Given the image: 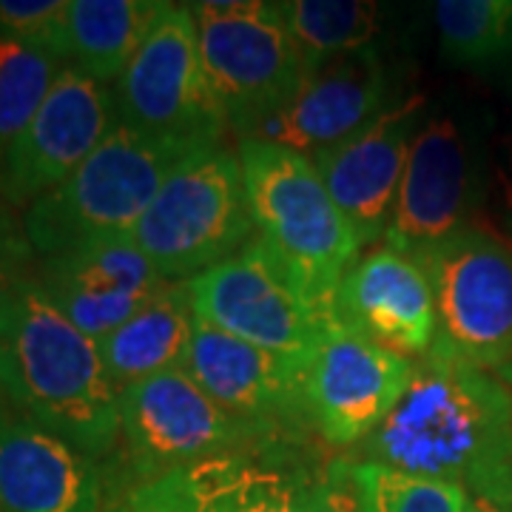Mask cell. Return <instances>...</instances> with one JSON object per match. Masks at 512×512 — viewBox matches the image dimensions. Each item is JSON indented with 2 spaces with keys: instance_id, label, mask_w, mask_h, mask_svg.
<instances>
[{
  "instance_id": "29",
  "label": "cell",
  "mask_w": 512,
  "mask_h": 512,
  "mask_svg": "<svg viewBox=\"0 0 512 512\" xmlns=\"http://www.w3.org/2000/svg\"><path fill=\"white\" fill-rule=\"evenodd\" d=\"M311 512H365L359 461L348 453L330 456L313 470Z\"/></svg>"
},
{
  "instance_id": "31",
  "label": "cell",
  "mask_w": 512,
  "mask_h": 512,
  "mask_svg": "<svg viewBox=\"0 0 512 512\" xmlns=\"http://www.w3.org/2000/svg\"><path fill=\"white\" fill-rule=\"evenodd\" d=\"M487 202L493 208L498 234L512 239V131L501 137L490 160V194Z\"/></svg>"
},
{
  "instance_id": "16",
  "label": "cell",
  "mask_w": 512,
  "mask_h": 512,
  "mask_svg": "<svg viewBox=\"0 0 512 512\" xmlns=\"http://www.w3.org/2000/svg\"><path fill=\"white\" fill-rule=\"evenodd\" d=\"M396 86V72L379 46L336 57L311 69L291 103L254 137L313 157L390 109L399 100Z\"/></svg>"
},
{
  "instance_id": "26",
  "label": "cell",
  "mask_w": 512,
  "mask_h": 512,
  "mask_svg": "<svg viewBox=\"0 0 512 512\" xmlns=\"http://www.w3.org/2000/svg\"><path fill=\"white\" fill-rule=\"evenodd\" d=\"M365 512H464L467 498L456 484L410 476L382 464L359 461Z\"/></svg>"
},
{
  "instance_id": "32",
  "label": "cell",
  "mask_w": 512,
  "mask_h": 512,
  "mask_svg": "<svg viewBox=\"0 0 512 512\" xmlns=\"http://www.w3.org/2000/svg\"><path fill=\"white\" fill-rule=\"evenodd\" d=\"M464 512H510L504 510V507H495V504H490V501H484V498H467V510Z\"/></svg>"
},
{
  "instance_id": "9",
  "label": "cell",
  "mask_w": 512,
  "mask_h": 512,
  "mask_svg": "<svg viewBox=\"0 0 512 512\" xmlns=\"http://www.w3.org/2000/svg\"><path fill=\"white\" fill-rule=\"evenodd\" d=\"M111 89L120 126L177 137L194 146H220L228 131V120L202 69L200 32L188 3H165Z\"/></svg>"
},
{
  "instance_id": "34",
  "label": "cell",
  "mask_w": 512,
  "mask_h": 512,
  "mask_svg": "<svg viewBox=\"0 0 512 512\" xmlns=\"http://www.w3.org/2000/svg\"><path fill=\"white\" fill-rule=\"evenodd\" d=\"M0 512H3V510H0Z\"/></svg>"
},
{
  "instance_id": "11",
  "label": "cell",
  "mask_w": 512,
  "mask_h": 512,
  "mask_svg": "<svg viewBox=\"0 0 512 512\" xmlns=\"http://www.w3.org/2000/svg\"><path fill=\"white\" fill-rule=\"evenodd\" d=\"M194 316L256 348L305 359L328 322L274 251L254 237L242 251L188 282Z\"/></svg>"
},
{
  "instance_id": "10",
  "label": "cell",
  "mask_w": 512,
  "mask_h": 512,
  "mask_svg": "<svg viewBox=\"0 0 512 512\" xmlns=\"http://www.w3.org/2000/svg\"><path fill=\"white\" fill-rule=\"evenodd\" d=\"M490 194V160L453 111L424 114L413 137L396 214L384 242L416 256L476 225Z\"/></svg>"
},
{
  "instance_id": "33",
  "label": "cell",
  "mask_w": 512,
  "mask_h": 512,
  "mask_svg": "<svg viewBox=\"0 0 512 512\" xmlns=\"http://www.w3.org/2000/svg\"><path fill=\"white\" fill-rule=\"evenodd\" d=\"M3 404H6V396H3V393H0V407H3Z\"/></svg>"
},
{
  "instance_id": "18",
  "label": "cell",
  "mask_w": 512,
  "mask_h": 512,
  "mask_svg": "<svg viewBox=\"0 0 512 512\" xmlns=\"http://www.w3.org/2000/svg\"><path fill=\"white\" fill-rule=\"evenodd\" d=\"M35 282L57 311L94 342L106 339L168 285L131 237L37 256Z\"/></svg>"
},
{
  "instance_id": "24",
  "label": "cell",
  "mask_w": 512,
  "mask_h": 512,
  "mask_svg": "<svg viewBox=\"0 0 512 512\" xmlns=\"http://www.w3.org/2000/svg\"><path fill=\"white\" fill-rule=\"evenodd\" d=\"M436 29L447 63H498L512 55V0H439Z\"/></svg>"
},
{
  "instance_id": "19",
  "label": "cell",
  "mask_w": 512,
  "mask_h": 512,
  "mask_svg": "<svg viewBox=\"0 0 512 512\" xmlns=\"http://www.w3.org/2000/svg\"><path fill=\"white\" fill-rule=\"evenodd\" d=\"M106 470L55 433L0 407V510L103 512Z\"/></svg>"
},
{
  "instance_id": "5",
  "label": "cell",
  "mask_w": 512,
  "mask_h": 512,
  "mask_svg": "<svg viewBox=\"0 0 512 512\" xmlns=\"http://www.w3.org/2000/svg\"><path fill=\"white\" fill-rule=\"evenodd\" d=\"M256 237L291 271L313 305L330 308L362 245L311 157L256 137L239 140Z\"/></svg>"
},
{
  "instance_id": "21",
  "label": "cell",
  "mask_w": 512,
  "mask_h": 512,
  "mask_svg": "<svg viewBox=\"0 0 512 512\" xmlns=\"http://www.w3.org/2000/svg\"><path fill=\"white\" fill-rule=\"evenodd\" d=\"M194 322L188 282H168L131 319L100 339V356L117 390L185 367Z\"/></svg>"
},
{
  "instance_id": "7",
  "label": "cell",
  "mask_w": 512,
  "mask_h": 512,
  "mask_svg": "<svg viewBox=\"0 0 512 512\" xmlns=\"http://www.w3.org/2000/svg\"><path fill=\"white\" fill-rule=\"evenodd\" d=\"M211 92L239 140L254 137L285 109L311 74L274 0L188 3Z\"/></svg>"
},
{
  "instance_id": "13",
  "label": "cell",
  "mask_w": 512,
  "mask_h": 512,
  "mask_svg": "<svg viewBox=\"0 0 512 512\" xmlns=\"http://www.w3.org/2000/svg\"><path fill=\"white\" fill-rule=\"evenodd\" d=\"M117 126L109 83L66 66L35 120L0 157V194L18 211L35 205L66 183Z\"/></svg>"
},
{
  "instance_id": "4",
  "label": "cell",
  "mask_w": 512,
  "mask_h": 512,
  "mask_svg": "<svg viewBox=\"0 0 512 512\" xmlns=\"http://www.w3.org/2000/svg\"><path fill=\"white\" fill-rule=\"evenodd\" d=\"M285 450L222 410L185 367L120 390V439L103 464L106 498L140 484L242 453Z\"/></svg>"
},
{
  "instance_id": "17",
  "label": "cell",
  "mask_w": 512,
  "mask_h": 512,
  "mask_svg": "<svg viewBox=\"0 0 512 512\" xmlns=\"http://www.w3.org/2000/svg\"><path fill=\"white\" fill-rule=\"evenodd\" d=\"M333 316L370 342L419 362L436 348V296L416 256L373 245L342 276Z\"/></svg>"
},
{
  "instance_id": "22",
  "label": "cell",
  "mask_w": 512,
  "mask_h": 512,
  "mask_svg": "<svg viewBox=\"0 0 512 512\" xmlns=\"http://www.w3.org/2000/svg\"><path fill=\"white\" fill-rule=\"evenodd\" d=\"M163 9V0H72L69 66L114 86Z\"/></svg>"
},
{
  "instance_id": "1",
  "label": "cell",
  "mask_w": 512,
  "mask_h": 512,
  "mask_svg": "<svg viewBox=\"0 0 512 512\" xmlns=\"http://www.w3.org/2000/svg\"><path fill=\"white\" fill-rule=\"evenodd\" d=\"M348 456L456 484L512 512V387L430 350L390 416Z\"/></svg>"
},
{
  "instance_id": "3",
  "label": "cell",
  "mask_w": 512,
  "mask_h": 512,
  "mask_svg": "<svg viewBox=\"0 0 512 512\" xmlns=\"http://www.w3.org/2000/svg\"><path fill=\"white\" fill-rule=\"evenodd\" d=\"M200 148L208 146L117 126L66 183L26 208L23 222L35 254L131 237L168 174Z\"/></svg>"
},
{
  "instance_id": "2",
  "label": "cell",
  "mask_w": 512,
  "mask_h": 512,
  "mask_svg": "<svg viewBox=\"0 0 512 512\" xmlns=\"http://www.w3.org/2000/svg\"><path fill=\"white\" fill-rule=\"evenodd\" d=\"M0 393L43 430L97 461L120 439V390L100 345L32 282L0 308Z\"/></svg>"
},
{
  "instance_id": "12",
  "label": "cell",
  "mask_w": 512,
  "mask_h": 512,
  "mask_svg": "<svg viewBox=\"0 0 512 512\" xmlns=\"http://www.w3.org/2000/svg\"><path fill=\"white\" fill-rule=\"evenodd\" d=\"M416 362L370 342L330 311L305 359V407L313 433L353 453L399 404Z\"/></svg>"
},
{
  "instance_id": "23",
  "label": "cell",
  "mask_w": 512,
  "mask_h": 512,
  "mask_svg": "<svg viewBox=\"0 0 512 512\" xmlns=\"http://www.w3.org/2000/svg\"><path fill=\"white\" fill-rule=\"evenodd\" d=\"M279 9L311 69L376 49L384 20L382 6L370 0H282Z\"/></svg>"
},
{
  "instance_id": "14",
  "label": "cell",
  "mask_w": 512,
  "mask_h": 512,
  "mask_svg": "<svg viewBox=\"0 0 512 512\" xmlns=\"http://www.w3.org/2000/svg\"><path fill=\"white\" fill-rule=\"evenodd\" d=\"M305 359L256 348L197 319L185 373L222 410L282 447L313 430L305 407Z\"/></svg>"
},
{
  "instance_id": "25",
  "label": "cell",
  "mask_w": 512,
  "mask_h": 512,
  "mask_svg": "<svg viewBox=\"0 0 512 512\" xmlns=\"http://www.w3.org/2000/svg\"><path fill=\"white\" fill-rule=\"evenodd\" d=\"M69 63L12 40H0V157L35 120Z\"/></svg>"
},
{
  "instance_id": "30",
  "label": "cell",
  "mask_w": 512,
  "mask_h": 512,
  "mask_svg": "<svg viewBox=\"0 0 512 512\" xmlns=\"http://www.w3.org/2000/svg\"><path fill=\"white\" fill-rule=\"evenodd\" d=\"M103 512H200L183 473L157 478L134 490L106 498Z\"/></svg>"
},
{
  "instance_id": "27",
  "label": "cell",
  "mask_w": 512,
  "mask_h": 512,
  "mask_svg": "<svg viewBox=\"0 0 512 512\" xmlns=\"http://www.w3.org/2000/svg\"><path fill=\"white\" fill-rule=\"evenodd\" d=\"M72 0H0V40H12L69 63Z\"/></svg>"
},
{
  "instance_id": "20",
  "label": "cell",
  "mask_w": 512,
  "mask_h": 512,
  "mask_svg": "<svg viewBox=\"0 0 512 512\" xmlns=\"http://www.w3.org/2000/svg\"><path fill=\"white\" fill-rule=\"evenodd\" d=\"M200 512H311V470L288 450L242 453L180 470Z\"/></svg>"
},
{
  "instance_id": "6",
  "label": "cell",
  "mask_w": 512,
  "mask_h": 512,
  "mask_svg": "<svg viewBox=\"0 0 512 512\" xmlns=\"http://www.w3.org/2000/svg\"><path fill=\"white\" fill-rule=\"evenodd\" d=\"M254 237L245 171L237 151L222 143L188 154L131 231L165 282H191Z\"/></svg>"
},
{
  "instance_id": "8",
  "label": "cell",
  "mask_w": 512,
  "mask_h": 512,
  "mask_svg": "<svg viewBox=\"0 0 512 512\" xmlns=\"http://www.w3.org/2000/svg\"><path fill=\"white\" fill-rule=\"evenodd\" d=\"M436 296V348L490 373L512 367V239L476 222L416 254Z\"/></svg>"
},
{
  "instance_id": "28",
  "label": "cell",
  "mask_w": 512,
  "mask_h": 512,
  "mask_svg": "<svg viewBox=\"0 0 512 512\" xmlns=\"http://www.w3.org/2000/svg\"><path fill=\"white\" fill-rule=\"evenodd\" d=\"M37 254L18 208L0 194V308L35 282Z\"/></svg>"
},
{
  "instance_id": "15",
  "label": "cell",
  "mask_w": 512,
  "mask_h": 512,
  "mask_svg": "<svg viewBox=\"0 0 512 512\" xmlns=\"http://www.w3.org/2000/svg\"><path fill=\"white\" fill-rule=\"evenodd\" d=\"M424 114L427 103L421 94L399 97L362 131L311 157L362 251L382 245L390 231L410 146Z\"/></svg>"
}]
</instances>
